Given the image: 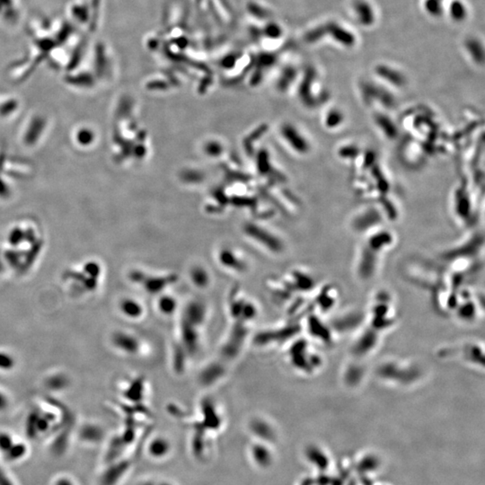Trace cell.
<instances>
[{
  "instance_id": "obj_7",
  "label": "cell",
  "mask_w": 485,
  "mask_h": 485,
  "mask_svg": "<svg viewBox=\"0 0 485 485\" xmlns=\"http://www.w3.org/2000/svg\"><path fill=\"white\" fill-rule=\"evenodd\" d=\"M472 200L466 187L459 186L454 194V210L455 214L461 220L466 221L472 215Z\"/></svg>"
},
{
  "instance_id": "obj_16",
  "label": "cell",
  "mask_w": 485,
  "mask_h": 485,
  "mask_svg": "<svg viewBox=\"0 0 485 485\" xmlns=\"http://www.w3.org/2000/svg\"><path fill=\"white\" fill-rule=\"evenodd\" d=\"M158 308L163 315H173L177 308V301L174 296L161 295L158 300Z\"/></svg>"
},
{
  "instance_id": "obj_4",
  "label": "cell",
  "mask_w": 485,
  "mask_h": 485,
  "mask_svg": "<svg viewBox=\"0 0 485 485\" xmlns=\"http://www.w3.org/2000/svg\"><path fill=\"white\" fill-rule=\"evenodd\" d=\"M385 215L379 206H368L360 209L351 218V229L356 233H369L372 230L381 228Z\"/></svg>"
},
{
  "instance_id": "obj_2",
  "label": "cell",
  "mask_w": 485,
  "mask_h": 485,
  "mask_svg": "<svg viewBox=\"0 0 485 485\" xmlns=\"http://www.w3.org/2000/svg\"><path fill=\"white\" fill-rule=\"evenodd\" d=\"M359 92L363 102L368 106L373 107L375 110H389L394 109L396 104V99L390 89L382 84H377L372 81H363L359 85Z\"/></svg>"
},
{
  "instance_id": "obj_6",
  "label": "cell",
  "mask_w": 485,
  "mask_h": 485,
  "mask_svg": "<svg viewBox=\"0 0 485 485\" xmlns=\"http://www.w3.org/2000/svg\"><path fill=\"white\" fill-rule=\"evenodd\" d=\"M377 77L385 83L386 87L402 89L407 84L406 76L397 68L385 65H379L375 68Z\"/></svg>"
},
{
  "instance_id": "obj_15",
  "label": "cell",
  "mask_w": 485,
  "mask_h": 485,
  "mask_svg": "<svg viewBox=\"0 0 485 485\" xmlns=\"http://www.w3.org/2000/svg\"><path fill=\"white\" fill-rule=\"evenodd\" d=\"M192 281L197 288H206L210 283L209 272L202 267H195L191 272Z\"/></svg>"
},
{
  "instance_id": "obj_12",
  "label": "cell",
  "mask_w": 485,
  "mask_h": 485,
  "mask_svg": "<svg viewBox=\"0 0 485 485\" xmlns=\"http://www.w3.org/2000/svg\"><path fill=\"white\" fill-rule=\"evenodd\" d=\"M174 279L170 276L167 277H150L145 281L144 287L146 290L150 293H158L163 291L167 285H170Z\"/></svg>"
},
{
  "instance_id": "obj_19",
  "label": "cell",
  "mask_w": 485,
  "mask_h": 485,
  "mask_svg": "<svg viewBox=\"0 0 485 485\" xmlns=\"http://www.w3.org/2000/svg\"><path fill=\"white\" fill-rule=\"evenodd\" d=\"M120 341L123 343L122 345L123 350L128 351L129 353H137L139 351V342L136 339L134 336L123 335L120 337Z\"/></svg>"
},
{
  "instance_id": "obj_21",
  "label": "cell",
  "mask_w": 485,
  "mask_h": 485,
  "mask_svg": "<svg viewBox=\"0 0 485 485\" xmlns=\"http://www.w3.org/2000/svg\"><path fill=\"white\" fill-rule=\"evenodd\" d=\"M252 430H253V432L258 435L259 437H264V438H268L269 436L271 437V434H270V431H267L269 430V427L265 422H263V421H254L252 422Z\"/></svg>"
},
{
  "instance_id": "obj_8",
  "label": "cell",
  "mask_w": 485,
  "mask_h": 485,
  "mask_svg": "<svg viewBox=\"0 0 485 485\" xmlns=\"http://www.w3.org/2000/svg\"><path fill=\"white\" fill-rule=\"evenodd\" d=\"M346 117L343 110L339 107H329L324 110L322 116V124L326 130L335 131L343 128Z\"/></svg>"
},
{
  "instance_id": "obj_18",
  "label": "cell",
  "mask_w": 485,
  "mask_h": 485,
  "mask_svg": "<svg viewBox=\"0 0 485 485\" xmlns=\"http://www.w3.org/2000/svg\"><path fill=\"white\" fill-rule=\"evenodd\" d=\"M480 47V43L477 40L469 39L466 42V49L468 52H471V55L473 57V59L476 63H482L483 61V52L482 50H478L477 48Z\"/></svg>"
},
{
  "instance_id": "obj_13",
  "label": "cell",
  "mask_w": 485,
  "mask_h": 485,
  "mask_svg": "<svg viewBox=\"0 0 485 485\" xmlns=\"http://www.w3.org/2000/svg\"><path fill=\"white\" fill-rule=\"evenodd\" d=\"M122 310L125 316L132 319L140 318L144 313L142 305L134 300H124L122 304Z\"/></svg>"
},
{
  "instance_id": "obj_14",
  "label": "cell",
  "mask_w": 485,
  "mask_h": 485,
  "mask_svg": "<svg viewBox=\"0 0 485 485\" xmlns=\"http://www.w3.org/2000/svg\"><path fill=\"white\" fill-rule=\"evenodd\" d=\"M170 450L169 442L164 438H155L148 446L150 454L154 458H163Z\"/></svg>"
},
{
  "instance_id": "obj_17",
  "label": "cell",
  "mask_w": 485,
  "mask_h": 485,
  "mask_svg": "<svg viewBox=\"0 0 485 485\" xmlns=\"http://www.w3.org/2000/svg\"><path fill=\"white\" fill-rule=\"evenodd\" d=\"M450 16L455 21L465 20L467 16L466 7L460 0H456L452 2V4L450 5Z\"/></svg>"
},
{
  "instance_id": "obj_1",
  "label": "cell",
  "mask_w": 485,
  "mask_h": 485,
  "mask_svg": "<svg viewBox=\"0 0 485 485\" xmlns=\"http://www.w3.org/2000/svg\"><path fill=\"white\" fill-rule=\"evenodd\" d=\"M395 237L388 229L379 228L367 234L359 256V271L361 275L369 276L375 270L379 253L393 245Z\"/></svg>"
},
{
  "instance_id": "obj_3",
  "label": "cell",
  "mask_w": 485,
  "mask_h": 485,
  "mask_svg": "<svg viewBox=\"0 0 485 485\" xmlns=\"http://www.w3.org/2000/svg\"><path fill=\"white\" fill-rule=\"evenodd\" d=\"M280 138L288 150L301 157L311 153L312 143L308 136L293 123H286L280 127Z\"/></svg>"
},
{
  "instance_id": "obj_20",
  "label": "cell",
  "mask_w": 485,
  "mask_h": 485,
  "mask_svg": "<svg viewBox=\"0 0 485 485\" xmlns=\"http://www.w3.org/2000/svg\"><path fill=\"white\" fill-rule=\"evenodd\" d=\"M252 452L254 461H256L259 465L265 466L268 464L270 455L266 447L262 445H254V446L252 447Z\"/></svg>"
},
{
  "instance_id": "obj_5",
  "label": "cell",
  "mask_w": 485,
  "mask_h": 485,
  "mask_svg": "<svg viewBox=\"0 0 485 485\" xmlns=\"http://www.w3.org/2000/svg\"><path fill=\"white\" fill-rule=\"evenodd\" d=\"M373 123L384 138L389 141H395L400 136V127L387 110H375L372 116Z\"/></svg>"
},
{
  "instance_id": "obj_11",
  "label": "cell",
  "mask_w": 485,
  "mask_h": 485,
  "mask_svg": "<svg viewBox=\"0 0 485 485\" xmlns=\"http://www.w3.org/2000/svg\"><path fill=\"white\" fill-rule=\"evenodd\" d=\"M362 151L354 143H344L337 148V157L343 162L354 163Z\"/></svg>"
},
{
  "instance_id": "obj_9",
  "label": "cell",
  "mask_w": 485,
  "mask_h": 485,
  "mask_svg": "<svg viewBox=\"0 0 485 485\" xmlns=\"http://www.w3.org/2000/svg\"><path fill=\"white\" fill-rule=\"evenodd\" d=\"M352 10L358 23L361 25L369 26L375 22L374 9L367 0H355L352 4Z\"/></svg>"
},
{
  "instance_id": "obj_10",
  "label": "cell",
  "mask_w": 485,
  "mask_h": 485,
  "mask_svg": "<svg viewBox=\"0 0 485 485\" xmlns=\"http://www.w3.org/2000/svg\"><path fill=\"white\" fill-rule=\"evenodd\" d=\"M217 258L220 265L229 271L241 272H244L246 269L245 262L242 260L237 252L231 249H222L220 252H218Z\"/></svg>"
}]
</instances>
